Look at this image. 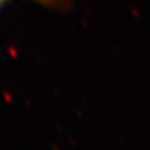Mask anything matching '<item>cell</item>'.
<instances>
[{
	"label": "cell",
	"instance_id": "6da1fadb",
	"mask_svg": "<svg viewBox=\"0 0 150 150\" xmlns=\"http://www.w3.org/2000/svg\"><path fill=\"white\" fill-rule=\"evenodd\" d=\"M8 0H0V7H1L3 4H5ZM36 1H40V3H46V4H50V3L53 1V0H36Z\"/></svg>",
	"mask_w": 150,
	"mask_h": 150
}]
</instances>
